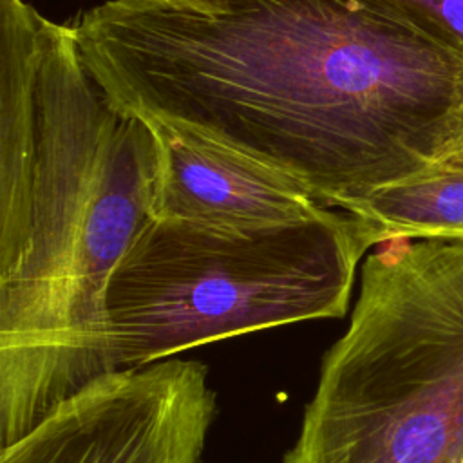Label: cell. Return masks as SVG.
<instances>
[{
    "label": "cell",
    "instance_id": "277c9868",
    "mask_svg": "<svg viewBox=\"0 0 463 463\" xmlns=\"http://www.w3.org/2000/svg\"><path fill=\"white\" fill-rule=\"evenodd\" d=\"M374 246L360 217L324 208L280 224L156 219L116 266L105 295L110 371L210 342L342 318Z\"/></svg>",
    "mask_w": 463,
    "mask_h": 463
},
{
    "label": "cell",
    "instance_id": "ba28073f",
    "mask_svg": "<svg viewBox=\"0 0 463 463\" xmlns=\"http://www.w3.org/2000/svg\"><path fill=\"white\" fill-rule=\"evenodd\" d=\"M463 60V0H354Z\"/></svg>",
    "mask_w": 463,
    "mask_h": 463
},
{
    "label": "cell",
    "instance_id": "9c48e42d",
    "mask_svg": "<svg viewBox=\"0 0 463 463\" xmlns=\"http://www.w3.org/2000/svg\"><path fill=\"white\" fill-rule=\"evenodd\" d=\"M434 166L463 168V94L456 105V110L450 119L447 141H445Z\"/></svg>",
    "mask_w": 463,
    "mask_h": 463
},
{
    "label": "cell",
    "instance_id": "52a82bcc",
    "mask_svg": "<svg viewBox=\"0 0 463 463\" xmlns=\"http://www.w3.org/2000/svg\"><path fill=\"white\" fill-rule=\"evenodd\" d=\"M374 246L391 239H463V168L432 166L344 204Z\"/></svg>",
    "mask_w": 463,
    "mask_h": 463
},
{
    "label": "cell",
    "instance_id": "7a4b0ae2",
    "mask_svg": "<svg viewBox=\"0 0 463 463\" xmlns=\"http://www.w3.org/2000/svg\"><path fill=\"white\" fill-rule=\"evenodd\" d=\"M145 123L87 69L71 25L0 0V441L78 391L69 300L92 206Z\"/></svg>",
    "mask_w": 463,
    "mask_h": 463
},
{
    "label": "cell",
    "instance_id": "5b68a950",
    "mask_svg": "<svg viewBox=\"0 0 463 463\" xmlns=\"http://www.w3.org/2000/svg\"><path fill=\"white\" fill-rule=\"evenodd\" d=\"M217 394L197 360L105 373L2 447L0 463H201Z\"/></svg>",
    "mask_w": 463,
    "mask_h": 463
},
{
    "label": "cell",
    "instance_id": "8992f818",
    "mask_svg": "<svg viewBox=\"0 0 463 463\" xmlns=\"http://www.w3.org/2000/svg\"><path fill=\"white\" fill-rule=\"evenodd\" d=\"M157 137L152 217L213 224H280L320 213L289 175L192 132L150 123Z\"/></svg>",
    "mask_w": 463,
    "mask_h": 463
},
{
    "label": "cell",
    "instance_id": "3957f363",
    "mask_svg": "<svg viewBox=\"0 0 463 463\" xmlns=\"http://www.w3.org/2000/svg\"><path fill=\"white\" fill-rule=\"evenodd\" d=\"M284 463H463V239L365 257Z\"/></svg>",
    "mask_w": 463,
    "mask_h": 463
},
{
    "label": "cell",
    "instance_id": "6da1fadb",
    "mask_svg": "<svg viewBox=\"0 0 463 463\" xmlns=\"http://www.w3.org/2000/svg\"><path fill=\"white\" fill-rule=\"evenodd\" d=\"M110 101L342 208L432 168L463 60L354 0H107L71 25Z\"/></svg>",
    "mask_w": 463,
    "mask_h": 463
}]
</instances>
